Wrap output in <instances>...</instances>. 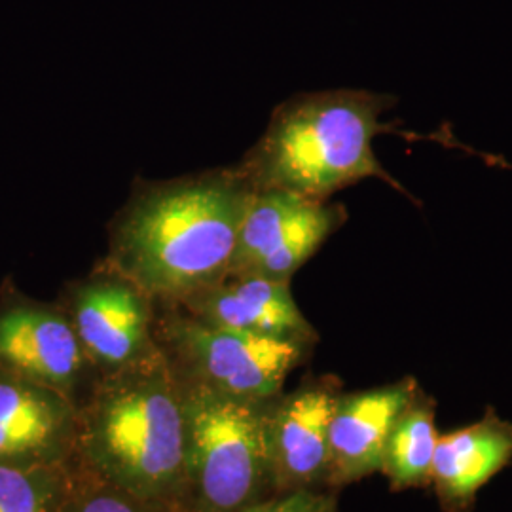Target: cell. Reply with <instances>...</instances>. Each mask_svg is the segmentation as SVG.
Segmentation results:
<instances>
[{
	"mask_svg": "<svg viewBox=\"0 0 512 512\" xmlns=\"http://www.w3.org/2000/svg\"><path fill=\"white\" fill-rule=\"evenodd\" d=\"M59 512H181L173 505L148 501L128 494L109 482L78 469L73 463V482Z\"/></svg>",
	"mask_w": 512,
	"mask_h": 512,
	"instance_id": "16",
	"label": "cell"
},
{
	"mask_svg": "<svg viewBox=\"0 0 512 512\" xmlns=\"http://www.w3.org/2000/svg\"><path fill=\"white\" fill-rule=\"evenodd\" d=\"M73 463L128 494L181 511L183 401L162 349L93 376L76 399Z\"/></svg>",
	"mask_w": 512,
	"mask_h": 512,
	"instance_id": "2",
	"label": "cell"
},
{
	"mask_svg": "<svg viewBox=\"0 0 512 512\" xmlns=\"http://www.w3.org/2000/svg\"><path fill=\"white\" fill-rule=\"evenodd\" d=\"M73 482L71 465H0V512H59Z\"/></svg>",
	"mask_w": 512,
	"mask_h": 512,
	"instance_id": "15",
	"label": "cell"
},
{
	"mask_svg": "<svg viewBox=\"0 0 512 512\" xmlns=\"http://www.w3.org/2000/svg\"><path fill=\"white\" fill-rule=\"evenodd\" d=\"M420 384L412 376L353 393H340L329 429L327 490H340L382 471L385 442Z\"/></svg>",
	"mask_w": 512,
	"mask_h": 512,
	"instance_id": "11",
	"label": "cell"
},
{
	"mask_svg": "<svg viewBox=\"0 0 512 512\" xmlns=\"http://www.w3.org/2000/svg\"><path fill=\"white\" fill-rule=\"evenodd\" d=\"M437 403L418 387L393 423L384 450L382 471L393 492L425 488L439 442Z\"/></svg>",
	"mask_w": 512,
	"mask_h": 512,
	"instance_id": "14",
	"label": "cell"
},
{
	"mask_svg": "<svg viewBox=\"0 0 512 512\" xmlns=\"http://www.w3.org/2000/svg\"><path fill=\"white\" fill-rule=\"evenodd\" d=\"M156 344L173 374L243 401H270L313 348L200 321L179 304L156 302Z\"/></svg>",
	"mask_w": 512,
	"mask_h": 512,
	"instance_id": "5",
	"label": "cell"
},
{
	"mask_svg": "<svg viewBox=\"0 0 512 512\" xmlns=\"http://www.w3.org/2000/svg\"><path fill=\"white\" fill-rule=\"evenodd\" d=\"M243 512H340L332 490H296L277 494Z\"/></svg>",
	"mask_w": 512,
	"mask_h": 512,
	"instance_id": "17",
	"label": "cell"
},
{
	"mask_svg": "<svg viewBox=\"0 0 512 512\" xmlns=\"http://www.w3.org/2000/svg\"><path fill=\"white\" fill-rule=\"evenodd\" d=\"M97 372L135 365L158 351L156 300L103 258L57 300Z\"/></svg>",
	"mask_w": 512,
	"mask_h": 512,
	"instance_id": "6",
	"label": "cell"
},
{
	"mask_svg": "<svg viewBox=\"0 0 512 512\" xmlns=\"http://www.w3.org/2000/svg\"><path fill=\"white\" fill-rule=\"evenodd\" d=\"M395 99L368 90L300 93L272 112L262 137L236 167L253 190H285L313 200L366 179H380L410 196L374 152V139Z\"/></svg>",
	"mask_w": 512,
	"mask_h": 512,
	"instance_id": "3",
	"label": "cell"
},
{
	"mask_svg": "<svg viewBox=\"0 0 512 512\" xmlns=\"http://www.w3.org/2000/svg\"><path fill=\"white\" fill-rule=\"evenodd\" d=\"M0 370L76 399L97 370L59 302H42L4 283L0 293Z\"/></svg>",
	"mask_w": 512,
	"mask_h": 512,
	"instance_id": "8",
	"label": "cell"
},
{
	"mask_svg": "<svg viewBox=\"0 0 512 512\" xmlns=\"http://www.w3.org/2000/svg\"><path fill=\"white\" fill-rule=\"evenodd\" d=\"M346 220L348 211L342 203L285 190H255L239 226L228 275L291 283Z\"/></svg>",
	"mask_w": 512,
	"mask_h": 512,
	"instance_id": "7",
	"label": "cell"
},
{
	"mask_svg": "<svg viewBox=\"0 0 512 512\" xmlns=\"http://www.w3.org/2000/svg\"><path fill=\"white\" fill-rule=\"evenodd\" d=\"M179 380V378H177ZM181 385L183 512H243L274 495L264 420L270 401H243Z\"/></svg>",
	"mask_w": 512,
	"mask_h": 512,
	"instance_id": "4",
	"label": "cell"
},
{
	"mask_svg": "<svg viewBox=\"0 0 512 512\" xmlns=\"http://www.w3.org/2000/svg\"><path fill=\"white\" fill-rule=\"evenodd\" d=\"M253 192L236 165L137 179L110 220L105 260L156 302L181 304L230 272Z\"/></svg>",
	"mask_w": 512,
	"mask_h": 512,
	"instance_id": "1",
	"label": "cell"
},
{
	"mask_svg": "<svg viewBox=\"0 0 512 512\" xmlns=\"http://www.w3.org/2000/svg\"><path fill=\"white\" fill-rule=\"evenodd\" d=\"M179 306L200 321L222 329L289 340L311 348L319 342L317 330L294 300L291 283L256 275H226Z\"/></svg>",
	"mask_w": 512,
	"mask_h": 512,
	"instance_id": "12",
	"label": "cell"
},
{
	"mask_svg": "<svg viewBox=\"0 0 512 512\" xmlns=\"http://www.w3.org/2000/svg\"><path fill=\"white\" fill-rule=\"evenodd\" d=\"M512 461V421L490 406L480 420L440 435L429 486L444 512L475 511L476 495Z\"/></svg>",
	"mask_w": 512,
	"mask_h": 512,
	"instance_id": "13",
	"label": "cell"
},
{
	"mask_svg": "<svg viewBox=\"0 0 512 512\" xmlns=\"http://www.w3.org/2000/svg\"><path fill=\"white\" fill-rule=\"evenodd\" d=\"M340 393L338 380L325 376L268 404L264 440L274 495L327 490L330 418Z\"/></svg>",
	"mask_w": 512,
	"mask_h": 512,
	"instance_id": "9",
	"label": "cell"
},
{
	"mask_svg": "<svg viewBox=\"0 0 512 512\" xmlns=\"http://www.w3.org/2000/svg\"><path fill=\"white\" fill-rule=\"evenodd\" d=\"M74 435V399L0 370V465H71Z\"/></svg>",
	"mask_w": 512,
	"mask_h": 512,
	"instance_id": "10",
	"label": "cell"
}]
</instances>
